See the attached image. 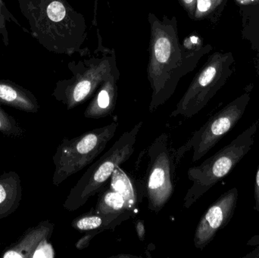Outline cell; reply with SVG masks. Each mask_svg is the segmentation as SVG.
<instances>
[{
	"instance_id": "6da1fadb",
	"label": "cell",
	"mask_w": 259,
	"mask_h": 258,
	"mask_svg": "<svg viewBox=\"0 0 259 258\" xmlns=\"http://www.w3.org/2000/svg\"><path fill=\"white\" fill-rule=\"evenodd\" d=\"M151 26L148 79L152 88L149 112L153 113L175 93L181 79L191 71L196 53L180 43L175 18L160 21L149 15Z\"/></svg>"
},
{
	"instance_id": "7a4b0ae2",
	"label": "cell",
	"mask_w": 259,
	"mask_h": 258,
	"mask_svg": "<svg viewBox=\"0 0 259 258\" xmlns=\"http://www.w3.org/2000/svg\"><path fill=\"white\" fill-rule=\"evenodd\" d=\"M30 33L50 51L68 53L71 50L74 14L65 0H18Z\"/></svg>"
},
{
	"instance_id": "3957f363",
	"label": "cell",
	"mask_w": 259,
	"mask_h": 258,
	"mask_svg": "<svg viewBox=\"0 0 259 258\" xmlns=\"http://www.w3.org/2000/svg\"><path fill=\"white\" fill-rule=\"evenodd\" d=\"M258 127L259 118L215 154L199 166L188 170L187 177L192 182V186L184 196L183 204L186 209L191 208L241 162L253 146Z\"/></svg>"
},
{
	"instance_id": "277c9868",
	"label": "cell",
	"mask_w": 259,
	"mask_h": 258,
	"mask_svg": "<svg viewBox=\"0 0 259 258\" xmlns=\"http://www.w3.org/2000/svg\"><path fill=\"white\" fill-rule=\"evenodd\" d=\"M143 124V121H140L131 130L124 132L103 156L88 168L67 196L63 204L66 210H78L90 198L105 189L115 170L134 154L137 136Z\"/></svg>"
},
{
	"instance_id": "5b68a950",
	"label": "cell",
	"mask_w": 259,
	"mask_h": 258,
	"mask_svg": "<svg viewBox=\"0 0 259 258\" xmlns=\"http://www.w3.org/2000/svg\"><path fill=\"white\" fill-rule=\"evenodd\" d=\"M118 127V123L113 121L104 127L85 132L73 139H64L53 156V184L59 186L67 179L92 164L115 136Z\"/></svg>"
},
{
	"instance_id": "8992f818",
	"label": "cell",
	"mask_w": 259,
	"mask_h": 258,
	"mask_svg": "<svg viewBox=\"0 0 259 258\" xmlns=\"http://www.w3.org/2000/svg\"><path fill=\"white\" fill-rule=\"evenodd\" d=\"M149 163L143 178V192L149 211L159 213L175 192V176L178 164L176 149L169 135L162 133L148 147Z\"/></svg>"
},
{
	"instance_id": "52a82bcc",
	"label": "cell",
	"mask_w": 259,
	"mask_h": 258,
	"mask_svg": "<svg viewBox=\"0 0 259 258\" xmlns=\"http://www.w3.org/2000/svg\"><path fill=\"white\" fill-rule=\"evenodd\" d=\"M250 97L244 94L227 105L213 115L188 140L176 149V162L179 164L189 151H193L192 162H197L206 156L239 122L244 115Z\"/></svg>"
},
{
	"instance_id": "ba28073f",
	"label": "cell",
	"mask_w": 259,
	"mask_h": 258,
	"mask_svg": "<svg viewBox=\"0 0 259 258\" xmlns=\"http://www.w3.org/2000/svg\"><path fill=\"white\" fill-rule=\"evenodd\" d=\"M222 62L220 56H214L211 62L196 76L170 117L181 116L187 119L205 107L225 83L223 71H221Z\"/></svg>"
},
{
	"instance_id": "9c48e42d",
	"label": "cell",
	"mask_w": 259,
	"mask_h": 258,
	"mask_svg": "<svg viewBox=\"0 0 259 258\" xmlns=\"http://www.w3.org/2000/svg\"><path fill=\"white\" fill-rule=\"evenodd\" d=\"M106 62L94 65V68L82 73L74 71L72 78L58 82L53 91V96L63 103L68 110L83 104L95 93L109 76L114 74Z\"/></svg>"
},
{
	"instance_id": "30bf717a",
	"label": "cell",
	"mask_w": 259,
	"mask_h": 258,
	"mask_svg": "<svg viewBox=\"0 0 259 258\" xmlns=\"http://www.w3.org/2000/svg\"><path fill=\"white\" fill-rule=\"evenodd\" d=\"M239 192L237 188L222 194L202 215L196 228L193 243L198 249L202 250L211 243L218 232L231 222L237 209Z\"/></svg>"
},
{
	"instance_id": "8fae6325",
	"label": "cell",
	"mask_w": 259,
	"mask_h": 258,
	"mask_svg": "<svg viewBox=\"0 0 259 258\" xmlns=\"http://www.w3.org/2000/svg\"><path fill=\"white\" fill-rule=\"evenodd\" d=\"M54 230V224L49 221H42L36 227L29 228L15 243L8 247L2 254L3 258L32 257L42 242L49 240Z\"/></svg>"
},
{
	"instance_id": "7c38bea8",
	"label": "cell",
	"mask_w": 259,
	"mask_h": 258,
	"mask_svg": "<svg viewBox=\"0 0 259 258\" xmlns=\"http://www.w3.org/2000/svg\"><path fill=\"white\" fill-rule=\"evenodd\" d=\"M118 74L109 76L98 89L91 103L85 109L84 117L88 119H100L113 113L118 98Z\"/></svg>"
},
{
	"instance_id": "4fadbf2b",
	"label": "cell",
	"mask_w": 259,
	"mask_h": 258,
	"mask_svg": "<svg viewBox=\"0 0 259 258\" xmlns=\"http://www.w3.org/2000/svg\"><path fill=\"white\" fill-rule=\"evenodd\" d=\"M132 211H126L116 214L97 213L94 209L88 213L83 214L73 220L71 227L80 232L114 230L120 224L132 218Z\"/></svg>"
},
{
	"instance_id": "5bb4252c",
	"label": "cell",
	"mask_w": 259,
	"mask_h": 258,
	"mask_svg": "<svg viewBox=\"0 0 259 258\" xmlns=\"http://www.w3.org/2000/svg\"><path fill=\"white\" fill-rule=\"evenodd\" d=\"M0 104L27 112L37 113V98L28 89L11 81L0 79Z\"/></svg>"
},
{
	"instance_id": "9a60e30c",
	"label": "cell",
	"mask_w": 259,
	"mask_h": 258,
	"mask_svg": "<svg viewBox=\"0 0 259 258\" xmlns=\"http://www.w3.org/2000/svg\"><path fill=\"white\" fill-rule=\"evenodd\" d=\"M22 199V186L19 174L15 171L0 176V221L13 214Z\"/></svg>"
},
{
	"instance_id": "2e32d148",
	"label": "cell",
	"mask_w": 259,
	"mask_h": 258,
	"mask_svg": "<svg viewBox=\"0 0 259 258\" xmlns=\"http://www.w3.org/2000/svg\"><path fill=\"white\" fill-rule=\"evenodd\" d=\"M131 207L130 201L121 192L115 188L109 187L100 192L94 211L97 213L107 215L132 211Z\"/></svg>"
},
{
	"instance_id": "e0dca14e",
	"label": "cell",
	"mask_w": 259,
	"mask_h": 258,
	"mask_svg": "<svg viewBox=\"0 0 259 258\" xmlns=\"http://www.w3.org/2000/svg\"><path fill=\"white\" fill-rule=\"evenodd\" d=\"M0 133L12 138L24 137L25 130L12 115L0 107Z\"/></svg>"
},
{
	"instance_id": "ac0fdd59",
	"label": "cell",
	"mask_w": 259,
	"mask_h": 258,
	"mask_svg": "<svg viewBox=\"0 0 259 258\" xmlns=\"http://www.w3.org/2000/svg\"><path fill=\"white\" fill-rule=\"evenodd\" d=\"M8 23H14L16 25L21 27L19 21L8 9L4 2L3 0H0V38L6 45H9V32H8L7 28Z\"/></svg>"
},
{
	"instance_id": "d6986e66",
	"label": "cell",
	"mask_w": 259,
	"mask_h": 258,
	"mask_svg": "<svg viewBox=\"0 0 259 258\" xmlns=\"http://www.w3.org/2000/svg\"><path fill=\"white\" fill-rule=\"evenodd\" d=\"M223 0H196V9L195 16L201 18L211 13L215 9Z\"/></svg>"
},
{
	"instance_id": "ffe728a7",
	"label": "cell",
	"mask_w": 259,
	"mask_h": 258,
	"mask_svg": "<svg viewBox=\"0 0 259 258\" xmlns=\"http://www.w3.org/2000/svg\"><path fill=\"white\" fill-rule=\"evenodd\" d=\"M53 257H55L54 250L52 245L49 243V240H46L38 246L31 258Z\"/></svg>"
},
{
	"instance_id": "44dd1931",
	"label": "cell",
	"mask_w": 259,
	"mask_h": 258,
	"mask_svg": "<svg viewBox=\"0 0 259 258\" xmlns=\"http://www.w3.org/2000/svg\"><path fill=\"white\" fill-rule=\"evenodd\" d=\"M100 233H101L100 231H95V230L94 231H89L88 234L85 235L81 239L77 241L75 245L76 248L78 250H83L88 248L90 243H91V240Z\"/></svg>"
},
{
	"instance_id": "7402d4cb",
	"label": "cell",
	"mask_w": 259,
	"mask_h": 258,
	"mask_svg": "<svg viewBox=\"0 0 259 258\" xmlns=\"http://www.w3.org/2000/svg\"><path fill=\"white\" fill-rule=\"evenodd\" d=\"M248 246L255 247L254 250L243 256V258H259V233L252 236L247 242Z\"/></svg>"
},
{
	"instance_id": "603a6c76",
	"label": "cell",
	"mask_w": 259,
	"mask_h": 258,
	"mask_svg": "<svg viewBox=\"0 0 259 258\" xmlns=\"http://www.w3.org/2000/svg\"><path fill=\"white\" fill-rule=\"evenodd\" d=\"M254 198H255V209L259 214V164L256 174H255V183H254Z\"/></svg>"
},
{
	"instance_id": "cb8c5ba5",
	"label": "cell",
	"mask_w": 259,
	"mask_h": 258,
	"mask_svg": "<svg viewBox=\"0 0 259 258\" xmlns=\"http://www.w3.org/2000/svg\"><path fill=\"white\" fill-rule=\"evenodd\" d=\"M136 233L140 241L143 242L146 237V230H145L144 221L142 220H137L135 224Z\"/></svg>"
},
{
	"instance_id": "d4e9b609",
	"label": "cell",
	"mask_w": 259,
	"mask_h": 258,
	"mask_svg": "<svg viewBox=\"0 0 259 258\" xmlns=\"http://www.w3.org/2000/svg\"><path fill=\"white\" fill-rule=\"evenodd\" d=\"M186 10L190 14L195 13L196 9V0H180Z\"/></svg>"
},
{
	"instance_id": "484cf974",
	"label": "cell",
	"mask_w": 259,
	"mask_h": 258,
	"mask_svg": "<svg viewBox=\"0 0 259 258\" xmlns=\"http://www.w3.org/2000/svg\"><path fill=\"white\" fill-rule=\"evenodd\" d=\"M112 257H140L138 256L131 255V254H118V255L112 256Z\"/></svg>"
},
{
	"instance_id": "4316f807",
	"label": "cell",
	"mask_w": 259,
	"mask_h": 258,
	"mask_svg": "<svg viewBox=\"0 0 259 258\" xmlns=\"http://www.w3.org/2000/svg\"><path fill=\"white\" fill-rule=\"evenodd\" d=\"M249 1H252V0H240V2H241V3H245V2H246V3H247V2Z\"/></svg>"
}]
</instances>
